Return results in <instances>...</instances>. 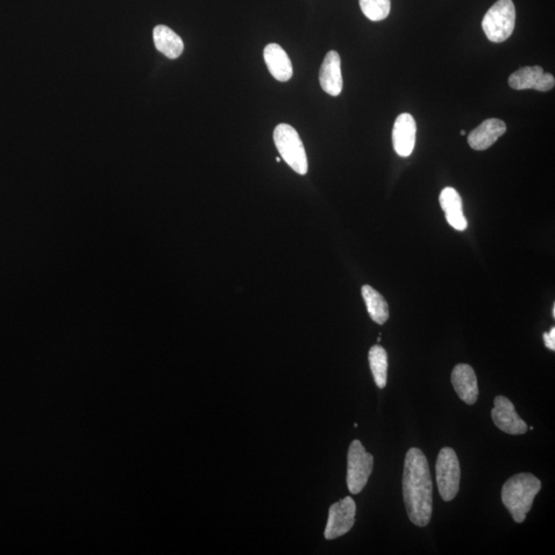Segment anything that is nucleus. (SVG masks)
Listing matches in <instances>:
<instances>
[{"instance_id": "nucleus-2", "label": "nucleus", "mask_w": 555, "mask_h": 555, "mask_svg": "<svg viewBox=\"0 0 555 555\" xmlns=\"http://www.w3.org/2000/svg\"><path fill=\"white\" fill-rule=\"evenodd\" d=\"M541 487L542 483L531 473L514 475L505 482L501 492L502 502L515 523L525 521Z\"/></svg>"}, {"instance_id": "nucleus-8", "label": "nucleus", "mask_w": 555, "mask_h": 555, "mask_svg": "<svg viewBox=\"0 0 555 555\" xmlns=\"http://www.w3.org/2000/svg\"><path fill=\"white\" fill-rule=\"evenodd\" d=\"M494 403L492 418L498 428L510 436H522L528 431V426L517 415L514 403L507 397L497 396Z\"/></svg>"}, {"instance_id": "nucleus-6", "label": "nucleus", "mask_w": 555, "mask_h": 555, "mask_svg": "<svg viewBox=\"0 0 555 555\" xmlns=\"http://www.w3.org/2000/svg\"><path fill=\"white\" fill-rule=\"evenodd\" d=\"M374 457L366 452L359 440H354L348 453V489L357 495L366 488L373 472Z\"/></svg>"}, {"instance_id": "nucleus-9", "label": "nucleus", "mask_w": 555, "mask_h": 555, "mask_svg": "<svg viewBox=\"0 0 555 555\" xmlns=\"http://www.w3.org/2000/svg\"><path fill=\"white\" fill-rule=\"evenodd\" d=\"M452 383L460 400L473 405L479 400V383L474 369L464 363L455 366L452 373Z\"/></svg>"}, {"instance_id": "nucleus-15", "label": "nucleus", "mask_w": 555, "mask_h": 555, "mask_svg": "<svg viewBox=\"0 0 555 555\" xmlns=\"http://www.w3.org/2000/svg\"><path fill=\"white\" fill-rule=\"evenodd\" d=\"M154 41L156 49L169 59H177L183 52L184 45L181 38L165 25L154 28Z\"/></svg>"}, {"instance_id": "nucleus-11", "label": "nucleus", "mask_w": 555, "mask_h": 555, "mask_svg": "<svg viewBox=\"0 0 555 555\" xmlns=\"http://www.w3.org/2000/svg\"><path fill=\"white\" fill-rule=\"evenodd\" d=\"M507 130V124L503 120L499 119H486L469 134L468 144L474 151H486L503 137Z\"/></svg>"}, {"instance_id": "nucleus-5", "label": "nucleus", "mask_w": 555, "mask_h": 555, "mask_svg": "<svg viewBox=\"0 0 555 555\" xmlns=\"http://www.w3.org/2000/svg\"><path fill=\"white\" fill-rule=\"evenodd\" d=\"M436 480L441 498L451 502L460 489L461 467L457 454L452 447H444L436 461Z\"/></svg>"}, {"instance_id": "nucleus-16", "label": "nucleus", "mask_w": 555, "mask_h": 555, "mask_svg": "<svg viewBox=\"0 0 555 555\" xmlns=\"http://www.w3.org/2000/svg\"><path fill=\"white\" fill-rule=\"evenodd\" d=\"M361 293L363 298H365L370 318L375 323L385 324L389 319V305L385 298L379 291L369 286H363Z\"/></svg>"}, {"instance_id": "nucleus-7", "label": "nucleus", "mask_w": 555, "mask_h": 555, "mask_svg": "<svg viewBox=\"0 0 555 555\" xmlns=\"http://www.w3.org/2000/svg\"><path fill=\"white\" fill-rule=\"evenodd\" d=\"M356 516V504L351 497H346L331 505L329 521H327L324 536L333 540L346 535L353 528Z\"/></svg>"}, {"instance_id": "nucleus-10", "label": "nucleus", "mask_w": 555, "mask_h": 555, "mask_svg": "<svg viewBox=\"0 0 555 555\" xmlns=\"http://www.w3.org/2000/svg\"><path fill=\"white\" fill-rule=\"evenodd\" d=\"M393 146L397 154L407 158L414 152L417 138V124L410 113H402L395 120Z\"/></svg>"}, {"instance_id": "nucleus-13", "label": "nucleus", "mask_w": 555, "mask_h": 555, "mask_svg": "<svg viewBox=\"0 0 555 555\" xmlns=\"http://www.w3.org/2000/svg\"><path fill=\"white\" fill-rule=\"evenodd\" d=\"M269 74L279 82H288L294 75L293 63L283 48L277 44H269L263 51Z\"/></svg>"}, {"instance_id": "nucleus-22", "label": "nucleus", "mask_w": 555, "mask_h": 555, "mask_svg": "<svg viewBox=\"0 0 555 555\" xmlns=\"http://www.w3.org/2000/svg\"><path fill=\"white\" fill-rule=\"evenodd\" d=\"M552 315H553V317H555V305H553Z\"/></svg>"}, {"instance_id": "nucleus-19", "label": "nucleus", "mask_w": 555, "mask_h": 555, "mask_svg": "<svg viewBox=\"0 0 555 555\" xmlns=\"http://www.w3.org/2000/svg\"><path fill=\"white\" fill-rule=\"evenodd\" d=\"M366 17L374 22L385 20L391 12V0H359Z\"/></svg>"}, {"instance_id": "nucleus-20", "label": "nucleus", "mask_w": 555, "mask_h": 555, "mask_svg": "<svg viewBox=\"0 0 555 555\" xmlns=\"http://www.w3.org/2000/svg\"><path fill=\"white\" fill-rule=\"evenodd\" d=\"M555 80L552 75L544 73L539 78L535 90L540 92L551 91L554 88Z\"/></svg>"}, {"instance_id": "nucleus-1", "label": "nucleus", "mask_w": 555, "mask_h": 555, "mask_svg": "<svg viewBox=\"0 0 555 555\" xmlns=\"http://www.w3.org/2000/svg\"><path fill=\"white\" fill-rule=\"evenodd\" d=\"M402 492L410 521L418 525L430 524L433 511V482L425 454L411 447L405 455Z\"/></svg>"}, {"instance_id": "nucleus-4", "label": "nucleus", "mask_w": 555, "mask_h": 555, "mask_svg": "<svg viewBox=\"0 0 555 555\" xmlns=\"http://www.w3.org/2000/svg\"><path fill=\"white\" fill-rule=\"evenodd\" d=\"M516 11L512 0H498L482 20L487 38L496 44L507 40L514 33Z\"/></svg>"}, {"instance_id": "nucleus-12", "label": "nucleus", "mask_w": 555, "mask_h": 555, "mask_svg": "<svg viewBox=\"0 0 555 555\" xmlns=\"http://www.w3.org/2000/svg\"><path fill=\"white\" fill-rule=\"evenodd\" d=\"M320 84L327 94L339 96L343 91V75H341L340 57L336 51L326 54L320 69Z\"/></svg>"}, {"instance_id": "nucleus-17", "label": "nucleus", "mask_w": 555, "mask_h": 555, "mask_svg": "<svg viewBox=\"0 0 555 555\" xmlns=\"http://www.w3.org/2000/svg\"><path fill=\"white\" fill-rule=\"evenodd\" d=\"M368 359L376 386L385 388L388 378V355L385 348L379 345L374 346L369 350Z\"/></svg>"}, {"instance_id": "nucleus-21", "label": "nucleus", "mask_w": 555, "mask_h": 555, "mask_svg": "<svg viewBox=\"0 0 555 555\" xmlns=\"http://www.w3.org/2000/svg\"><path fill=\"white\" fill-rule=\"evenodd\" d=\"M543 339L546 348H550V350H555V329L552 327L550 332H545L543 334Z\"/></svg>"}, {"instance_id": "nucleus-18", "label": "nucleus", "mask_w": 555, "mask_h": 555, "mask_svg": "<svg viewBox=\"0 0 555 555\" xmlns=\"http://www.w3.org/2000/svg\"><path fill=\"white\" fill-rule=\"evenodd\" d=\"M544 70L541 66H525L519 68L509 77V85L515 90H535L537 83Z\"/></svg>"}, {"instance_id": "nucleus-3", "label": "nucleus", "mask_w": 555, "mask_h": 555, "mask_svg": "<svg viewBox=\"0 0 555 555\" xmlns=\"http://www.w3.org/2000/svg\"><path fill=\"white\" fill-rule=\"evenodd\" d=\"M274 141L278 152L288 166L300 175L308 172V158L303 141L294 127L280 124L274 131Z\"/></svg>"}, {"instance_id": "nucleus-23", "label": "nucleus", "mask_w": 555, "mask_h": 555, "mask_svg": "<svg viewBox=\"0 0 555 555\" xmlns=\"http://www.w3.org/2000/svg\"><path fill=\"white\" fill-rule=\"evenodd\" d=\"M276 161H277L278 163H280V162H281V159H280V158H276Z\"/></svg>"}, {"instance_id": "nucleus-14", "label": "nucleus", "mask_w": 555, "mask_h": 555, "mask_svg": "<svg viewBox=\"0 0 555 555\" xmlns=\"http://www.w3.org/2000/svg\"><path fill=\"white\" fill-rule=\"evenodd\" d=\"M441 208L445 213L447 223L457 231H465L467 219L462 213V198L458 191L453 188H445L439 196Z\"/></svg>"}, {"instance_id": "nucleus-24", "label": "nucleus", "mask_w": 555, "mask_h": 555, "mask_svg": "<svg viewBox=\"0 0 555 555\" xmlns=\"http://www.w3.org/2000/svg\"><path fill=\"white\" fill-rule=\"evenodd\" d=\"M461 134H462V135H465V134H466V131H462V132H461Z\"/></svg>"}]
</instances>
